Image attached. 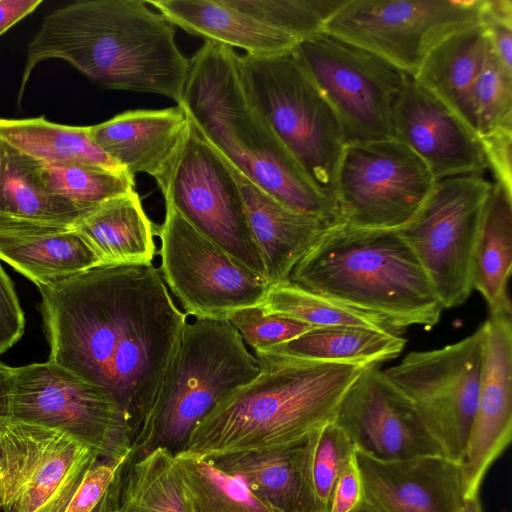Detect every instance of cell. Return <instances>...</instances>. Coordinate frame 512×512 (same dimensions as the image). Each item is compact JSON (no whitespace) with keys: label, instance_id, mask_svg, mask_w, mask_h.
I'll use <instances>...</instances> for the list:
<instances>
[{"label":"cell","instance_id":"cell-1","mask_svg":"<svg viewBox=\"0 0 512 512\" xmlns=\"http://www.w3.org/2000/svg\"><path fill=\"white\" fill-rule=\"evenodd\" d=\"M37 288L48 361L121 407L133 445L179 348L187 315L153 263L100 265Z\"/></svg>","mask_w":512,"mask_h":512},{"label":"cell","instance_id":"cell-2","mask_svg":"<svg viewBox=\"0 0 512 512\" xmlns=\"http://www.w3.org/2000/svg\"><path fill=\"white\" fill-rule=\"evenodd\" d=\"M18 103L33 69L65 61L106 89L162 95L180 103L189 59L175 26L141 0H83L50 12L27 46Z\"/></svg>","mask_w":512,"mask_h":512},{"label":"cell","instance_id":"cell-3","mask_svg":"<svg viewBox=\"0 0 512 512\" xmlns=\"http://www.w3.org/2000/svg\"><path fill=\"white\" fill-rule=\"evenodd\" d=\"M254 356L259 374L222 399L183 450L211 459L296 445L334 421L346 393L369 367L262 351Z\"/></svg>","mask_w":512,"mask_h":512},{"label":"cell","instance_id":"cell-4","mask_svg":"<svg viewBox=\"0 0 512 512\" xmlns=\"http://www.w3.org/2000/svg\"><path fill=\"white\" fill-rule=\"evenodd\" d=\"M177 105L226 161L277 201L341 224L333 207L251 103L232 48L204 42L189 59Z\"/></svg>","mask_w":512,"mask_h":512},{"label":"cell","instance_id":"cell-5","mask_svg":"<svg viewBox=\"0 0 512 512\" xmlns=\"http://www.w3.org/2000/svg\"><path fill=\"white\" fill-rule=\"evenodd\" d=\"M289 281L383 316L400 330L432 329L443 307L396 230L331 227L293 268Z\"/></svg>","mask_w":512,"mask_h":512},{"label":"cell","instance_id":"cell-6","mask_svg":"<svg viewBox=\"0 0 512 512\" xmlns=\"http://www.w3.org/2000/svg\"><path fill=\"white\" fill-rule=\"evenodd\" d=\"M258 361L227 319L187 321L179 348L132 452L182 451L197 424L225 397L250 383Z\"/></svg>","mask_w":512,"mask_h":512},{"label":"cell","instance_id":"cell-7","mask_svg":"<svg viewBox=\"0 0 512 512\" xmlns=\"http://www.w3.org/2000/svg\"><path fill=\"white\" fill-rule=\"evenodd\" d=\"M238 69L253 106L336 213V176L345 143L327 101L292 50L238 55Z\"/></svg>","mask_w":512,"mask_h":512},{"label":"cell","instance_id":"cell-8","mask_svg":"<svg viewBox=\"0 0 512 512\" xmlns=\"http://www.w3.org/2000/svg\"><path fill=\"white\" fill-rule=\"evenodd\" d=\"M292 52L333 110L345 145L394 137L393 110L409 75L326 31L298 42Z\"/></svg>","mask_w":512,"mask_h":512},{"label":"cell","instance_id":"cell-9","mask_svg":"<svg viewBox=\"0 0 512 512\" xmlns=\"http://www.w3.org/2000/svg\"><path fill=\"white\" fill-rule=\"evenodd\" d=\"M492 187L484 175L436 180L417 215L396 230L417 258L443 309L459 306L471 295L475 251Z\"/></svg>","mask_w":512,"mask_h":512},{"label":"cell","instance_id":"cell-10","mask_svg":"<svg viewBox=\"0 0 512 512\" xmlns=\"http://www.w3.org/2000/svg\"><path fill=\"white\" fill-rule=\"evenodd\" d=\"M485 332L483 323L455 343L409 352L382 370L412 405L441 455L458 464L477 408Z\"/></svg>","mask_w":512,"mask_h":512},{"label":"cell","instance_id":"cell-11","mask_svg":"<svg viewBox=\"0 0 512 512\" xmlns=\"http://www.w3.org/2000/svg\"><path fill=\"white\" fill-rule=\"evenodd\" d=\"M7 417L60 430L100 459L132 453L125 411L101 389L50 361L12 367Z\"/></svg>","mask_w":512,"mask_h":512},{"label":"cell","instance_id":"cell-12","mask_svg":"<svg viewBox=\"0 0 512 512\" xmlns=\"http://www.w3.org/2000/svg\"><path fill=\"white\" fill-rule=\"evenodd\" d=\"M435 181L395 137L345 145L336 176L338 219L353 228L398 230L417 215Z\"/></svg>","mask_w":512,"mask_h":512},{"label":"cell","instance_id":"cell-13","mask_svg":"<svg viewBox=\"0 0 512 512\" xmlns=\"http://www.w3.org/2000/svg\"><path fill=\"white\" fill-rule=\"evenodd\" d=\"M483 0H346L325 26L414 77L447 37L481 23Z\"/></svg>","mask_w":512,"mask_h":512},{"label":"cell","instance_id":"cell-14","mask_svg":"<svg viewBox=\"0 0 512 512\" xmlns=\"http://www.w3.org/2000/svg\"><path fill=\"white\" fill-rule=\"evenodd\" d=\"M98 459L60 430L0 417V511L64 512Z\"/></svg>","mask_w":512,"mask_h":512},{"label":"cell","instance_id":"cell-15","mask_svg":"<svg viewBox=\"0 0 512 512\" xmlns=\"http://www.w3.org/2000/svg\"><path fill=\"white\" fill-rule=\"evenodd\" d=\"M160 273L184 313L226 319L238 309L258 306L269 288L255 273L193 228L171 206L158 230Z\"/></svg>","mask_w":512,"mask_h":512},{"label":"cell","instance_id":"cell-16","mask_svg":"<svg viewBox=\"0 0 512 512\" xmlns=\"http://www.w3.org/2000/svg\"><path fill=\"white\" fill-rule=\"evenodd\" d=\"M159 189L165 205L171 206L236 260L265 277L236 181L223 158L199 134L192 121L189 134Z\"/></svg>","mask_w":512,"mask_h":512},{"label":"cell","instance_id":"cell-17","mask_svg":"<svg viewBox=\"0 0 512 512\" xmlns=\"http://www.w3.org/2000/svg\"><path fill=\"white\" fill-rule=\"evenodd\" d=\"M333 422L357 452L379 461L441 455L412 405L377 365L367 367L351 386Z\"/></svg>","mask_w":512,"mask_h":512},{"label":"cell","instance_id":"cell-18","mask_svg":"<svg viewBox=\"0 0 512 512\" xmlns=\"http://www.w3.org/2000/svg\"><path fill=\"white\" fill-rule=\"evenodd\" d=\"M484 325L477 408L459 463L466 499L479 495L512 438V312L489 315Z\"/></svg>","mask_w":512,"mask_h":512},{"label":"cell","instance_id":"cell-19","mask_svg":"<svg viewBox=\"0 0 512 512\" xmlns=\"http://www.w3.org/2000/svg\"><path fill=\"white\" fill-rule=\"evenodd\" d=\"M392 127L435 180L488 170L479 137L411 76L395 103Z\"/></svg>","mask_w":512,"mask_h":512},{"label":"cell","instance_id":"cell-20","mask_svg":"<svg viewBox=\"0 0 512 512\" xmlns=\"http://www.w3.org/2000/svg\"><path fill=\"white\" fill-rule=\"evenodd\" d=\"M364 501L376 512H462L460 466L442 455L379 461L355 452Z\"/></svg>","mask_w":512,"mask_h":512},{"label":"cell","instance_id":"cell-21","mask_svg":"<svg viewBox=\"0 0 512 512\" xmlns=\"http://www.w3.org/2000/svg\"><path fill=\"white\" fill-rule=\"evenodd\" d=\"M191 128L180 106L128 110L90 126L96 145L131 176L145 173L164 182Z\"/></svg>","mask_w":512,"mask_h":512},{"label":"cell","instance_id":"cell-22","mask_svg":"<svg viewBox=\"0 0 512 512\" xmlns=\"http://www.w3.org/2000/svg\"><path fill=\"white\" fill-rule=\"evenodd\" d=\"M223 160L239 188L268 286L289 281L302 257L331 227L340 224L285 206Z\"/></svg>","mask_w":512,"mask_h":512},{"label":"cell","instance_id":"cell-23","mask_svg":"<svg viewBox=\"0 0 512 512\" xmlns=\"http://www.w3.org/2000/svg\"><path fill=\"white\" fill-rule=\"evenodd\" d=\"M316 433L280 449L241 452L210 460L240 478L273 512H328L318 500L311 474Z\"/></svg>","mask_w":512,"mask_h":512},{"label":"cell","instance_id":"cell-24","mask_svg":"<svg viewBox=\"0 0 512 512\" xmlns=\"http://www.w3.org/2000/svg\"><path fill=\"white\" fill-rule=\"evenodd\" d=\"M0 261L37 287L100 266L73 227L0 219Z\"/></svg>","mask_w":512,"mask_h":512},{"label":"cell","instance_id":"cell-25","mask_svg":"<svg viewBox=\"0 0 512 512\" xmlns=\"http://www.w3.org/2000/svg\"><path fill=\"white\" fill-rule=\"evenodd\" d=\"M172 25L205 41L270 56L293 50L298 41L237 7L232 0L146 1Z\"/></svg>","mask_w":512,"mask_h":512},{"label":"cell","instance_id":"cell-26","mask_svg":"<svg viewBox=\"0 0 512 512\" xmlns=\"http://www.w3.org/2000/svg\"><path fill=\"white\" fill-rule=\"evenodd\" d=\"M487 47L488 38L481 23L461 30L439 43L413 77L476 135L473 94Z\"/></svg>","mask_w":512,"mask_h":512},{"label":"cell","instance_id":"cell-27","mask_svg":"<svg viewBox=\"0 0 512 512\" xmlns=\"http://www.w3.org/2000/svg\"><path fill=\"white\" fill-rule=\"evenodd\" d=\"M107 512H192L174 453H131L108 487Z\"/></svg>","mask_w":512,"mask_h":512},{"label":"cell","instance_id":"cell-28","mask_svg":"<svg viewBox=\"0 0 512 512\" xmlns=\"http://www.w3.org/2000/svg\"><path fill=\"white\" fill-rule=\"evenodd\" d=\"M73 228L92 248L101 265L153 261V226L135 190L103 204Z\"/></svg>","mask_w":512,"mask_h":512},{"label":"cell","instance_id":"cell-29","mask_svg":"<svg viewBox=\"0 0 512 512\" xmlns=\"http://www.w3.org/2000/svg\"><path fill=\"white\" fill-rule=\"evenodd\" d=\"M87 215L44 186L38 161L0 139V219L74 227Z\"/></svg>","mask_w":512,"mask_h":512},{"label":"cell","instance_id":"cell-30","mask_svg":"<svg viewBox=\"0 0 512 512\" xmlns=\"http://www.w3.org/2000/svg\"><path fill=\"white\" fill-rule=\"evenodd\" d=\"M512 268V195L493 182L479 237L473 289L484 298L489 315L512 312L508 283Z\"/></svg>","mask_w":512,"mask_h":512},{"label":"cell","instance_id":"cell-31","mask_svg":"<svg viewBox=\"0 0 512 512\" xmlns=\"http://www.w3.org/2000/svg\"><path fill=\"white\" fill-rule=\"evenodd\" d=\"M0 139L38 162L121 169L96 145L90 126L57 124L42 116L0 118Z\"/></svg>","mask_w":512,"mask_h":512},{"label":"cell","instance_id":"cell-32","mask_svg":"<svg viewBox=\"0 0 512 512\" xmlns=\"http://www.w3.org/2000/svg\"><path fill=\"white\" fill-rule=\"evenodd\" d=\"M405 344L400 333L316 328L264 352L306 361L373 366L398 356Z\"/></svg>","mask_w":512,"mask_h":512},{"label":"cell","instance_id":"cell-33","mask_svg":"<svg viewBox=\"0 0 512 512\" xmlns=\"http://www.w3.org/2000/svg\"><path fill=\"white\" fill-rule=\"evenodd\" d=\"M264 312L288 317L313 328H363L400 333L378 314L306 290L290 281L270 286L261 303Z\"/></svg>","mask_w":512,"mask_h":512},{"label":"cell","instance_id":"cell-34","mask_svg":"<svg viewBox=\"0 0 512 512\" xmlns=\"http://www.w3.org/2000/svg\"><path fill=\"white\" fill-rule=\"evenodd\" d=\"M174 456L192 512H273L240 478L210 460L185 450Z\"/></svg>","mask_w":512,"mask_h":512},{"label":"cell","instance_id":"cell-35","mask_svg":"<svg viewBox=\"0 0 512 512\" xmlns=\"http://www.w3.org/2000/svg\"><path fill=\"white\" fill-rule=\"evenodd\" d=\"M38 174L52 194L86 214L134 191V177L121 169L38 162Z\"/></svg>","mask_w":512,"mask_h":512},{"label":"cell","instance_id":"cell-36","mask_svg":"<svg viewBox=\"0 0 512 512\" xmlns=\"http://www.w3.org/2000/svg\"><path fill=\"white\" fill-rule=\"evenodd\" d=\"M243 11L296 39L321 33L346 0H232Z\"/></svg>","mask_w":512,"mask_h":512},{"label":"cell","instance_id":"cell-37","mask_svg":"<svg viewBox=\"0 0 512 512\" xmlns=\"http://www.w3.org/2000/svg\"><path fill=\"white\" fill-rule=\"evenodd\" d=\"M473 99L479 138L512 131V71L504 67L489 41Z\"/></svg>","mask_w":512,"mask_h":512},{"label":"cell","instance_id":"cell-38","mask_svg":"<svg viewBox=\"0 0 512 512\" xmlns=\"http://www.w3.org/2000/svg\"><path fill=\"white\" fill-rule=\"evenodd\" d=\"M355 446L333 421L319 429L311 458V474L316 496L329 510L335 485L347 464L355 456Z\"/></svg>","mask_w":512,"mask_h":512},{"label":"cell","instance_id":"cell-39","mask_svg":"<svg viewBox=\"0 0 512 512\" xmlns=\"http://www.w3.org/2000/svg\"><path fill=\"white\" fill-rule=\"evenodd\" d=\"M226 319L254 351H268L316 329L288 317L266 313L260 305L235 310Z\"/></svg>","mask_w":512,"mask_h":512},{"label":"cell","instance_id":"cell-40","mask_svg":"<svg viewBox=\"0 0 512 512\" xmlns=\"http://www.w3.org/2000/svg\"><path fill=\"white\" fill-rule=\"evenodd\" d=\"M124 460L98 459L87 472L64 512H91L107 491Z\"/></svg>","mask_w":512,"mask_h":512},{"label":"cell","instance_id":"cell-41","mask_svg":"<svg viewBox=\"0 0 512 512\" xmlns=\"http://www.w3.org/2000/svg\"><path fill=\"white\" fill-rule=\"evenodd\" d=\"M24 330V311L12 280L0 264V355L19 341Z\"/></svg>","mask_w":512,"mask_h":512},{"label":"cell","instance_id":"cell-42","mask_svg":"<svg viewBox=\"0 0 512 512\" xmlns=\"http://www.w3.org/2000/svg\"><path fill=\"white\" fill-rule=\"evenodd\" d=\"M479 139L494 182L512 195V131H496Z\"/></svg>","mask_w":512,"mask_h":512},{"label":"cell","instance_id":"cell-43","mask_svg":"<svg viewBox=\"0 0 512 512\" xmlns=\"http://www.w3.org/2000/svg\"><path fill=\"white\" fill-rule=\"evenodd\" d=\"M363 499L361 475L354 456L338 478L328 512H352Z\"/></svg>","mask_w":512,"mask_h":512},{"label":"cell","instance_id":"cell-44","mask_svg":"<svg viewBox=\"0 0 512 512\" xmlns=\"http://www.w3.org/2000/svg\"><path fill=\"white\" fill-rule=\"evenodd\" d=\"M481 24L493 51L504 67L512 71V21L490 16L481 10Z\"/></svg>","mask_w":512,"mask_h":512},{"label":"cell","instance_id":"cell-45","mask_svg":"<svg viewBox=\"0 0 512 512\" xmlns=\"http://www.w3.org/2000/svg\"><path fill=\"white\" fill-rule=\"evenodd\" d=\"M42 0H0V35L32 13Z\"/></svg>","mask_w":512,"mask_h":512},{"label":"cell","instance_id":"cell-46","mask_svg":"<svg viewBox=\"0 0 512 512\" xmlns=\"http://www.w3.org/2000/svg\"><path fill=\"white\" fill-rule=\"evenodd\" d=\"M462 512H482L479 496L465 499Z\"/></svg>","mask_w":512,"mask_h":512},{"label":"cell","instance_id":"cell-47","mask_svg":"<svg viewBox=\"0 0 512 512\" xmlns=\"http://www.w3.org/2000/svg\"><path fill=\"white\" fill-rule=\"evenodd\" d=\"M108 490V489H107ZM108 492L106 491L99 503L91 512H107Z\"/></svg>","mask_w":512,"mask_h":512},{"label":"cell","instance_id":"cell-48","mask_svg":"<svg viewBox=\"0 0 512 512\" xmlns=\"http://www.w3.org/2000/svg\"><path fill=\"white\" fill-rule=\"evenodd\" d=\"M352 512H376L370 505H368L364 499L362 503L355 508Z\"/></svg>","mask_w":512,"mask_h":512}]
</instances>
